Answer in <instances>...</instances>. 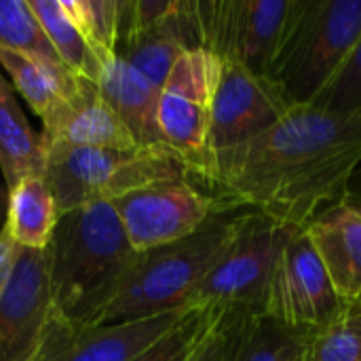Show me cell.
Wrapping results in <instances>:
<instances>
[{
    "label": "cell",
    "mask_w": 361,
    "mask_h": 361,
    "mask_svg": "<svg viewBox=\"0 0 361 361\" xmlns=\"http://www.w3.org/2000/svg\"><path fill=\"white\" fill-rule=\"evenodd\" d=\"M361 165V112L336 114L292 106L250 142L209 154L195 180L222 212H256L290 228H307L343 203Z\"/></svg>",
    "instance_id": "6da1fadb"
},
{
    "label": "cell",
    "mask_w": 361,
    "mask_h": 361,
    "mask_svg": "<svg viewBox=\"0 0 361 361\" xmlns=\"http://www.w3.org/2000/svg\"><path fill=\"white\" fill-rule=\"evenodd\" d=\"M44 252L53 311L76 326L102 324L137 258L110 201L61 214Z\"/></svg>",
    "instance_id": "7a4b0ae2"
},
{
    "label": "cell",
    "mask_w": 361,
    "mask_h": 361,
    "mask_svg": "<svg viewBox=\"0 0 361 361\" xmlns=\"http://www.w3.org/2000/svg\"><path fill=\"white\" fill-rule=\"evenodd\" d=\"M239 214L218 212L188 237L137 254L102 324L137 322L188 309L190 296L233 241Z\"/></svg>",
    "instance_id": "3957f363"
},
{
    "label": "cell",
    "mask_w": 361,
    "mask_h": 361,
    "mask_svg": "<svg viewBox=\"0 0 361 361\" xmlns=\"http://www.w3.org/2000/svg\"><path fill=\"white\" fill-rule=\"evenodd\" d=\"M361 38V0H294L269 78L290 106H309Z\"/></svg>",
    "instance_id": "277c9868"
},
{
    "label": "cell",
    "mask_w": 361,
    "mask_h": 361,
    "mask_svg": "<svg viewBox=\"0 0 361 361\" xmlns=\"http://www.w3.org/2000/svg\"><path fill=\"white\" fill-rule=\"evenodd\" d=\"M44 176L59 216L91 201H114L154 182L188 178L182 161L165 148H42Z\"/></svg>",
    "instance_id": "5b68a950"
},
{
    "label": "cell",
    "mask_w": 361,
    "mask_h": 361,
    "mask_svg": "<svg viewBox=\"0 0 361 361\" xmlns=\"http://www.w3.org/2000/svg\"><path fill=\"white\" fill-rule=\"evenodd\" d=\"M262 214H239L233 241L190 296L188 307H216L260 313L279 254L292 235Z\"/></svg>",
    "instance_id": "8992f818"
},
{
    "label": "cell",
    "mask_w": 361,
    "mask_h": 361,
    "mask_svg": "<svg viewBox=\"0 0 361 361\" xmlns=\"http://www.w3.org/2000/svg\"><path fill=\"white\" fill-rule=\"evenodd\" d=\"M222 59L207 49L184 51L159 93L157 123L165 146L195 182L207 154L214 97Z\"/></svg>",
    "instance_id": "52a82bcc"
},
{
    "label": "cell",
    "mask_w": 361,
    "mask_h": 361,
    "mask_svg": "<svg viewBox=\"0 0 361 361\" xmlns=\"http://www.w3.org/2000/svg\"><path fill=\"white\" fill-rule=\"evenodd\" d=\"M294 0H197L201 47L269 78Z\"/></svg>",
    "instance_id": "ba28073f"
},
{
    "label": "cell",
    "mask_w": 361,
    "mask_h": 361,
    "mask_svg": "<svg viewBox=\"0 0 361 361\" xmlns=\"http://www.w3.org/2000/svg\"><path fill=\"white\" fill-rule=\"evenodd\" d=\"M345 305L347 300L336 294L307 231H292L275 264L260 313L317 334L341 317Z\"/></svg>",
    "instance_id": "9c48e42d"
},
{
    "label": "cell",
    "mask_w": 361,
    "mask_h": 361,
    "mask_svg": "<svg viewBox=\"0 0 361 361\" xmlns=\"http://www.w3.org/2000/svg\"><path fill=\"white\" fill-rule=\"evenodd\" d=\"M112 207L137 254L188 237L222 212L190 178L148 184L114 199Z\"/></svg>",
    "instance_id": "30bf717a"
},
{
    "label": "cell",
    "mask_w": 361,
    "mask_h": 361,
    "mask_svg": "<svg viewBox=\"0 0 361 361\" xmlns=\"http://www.w3.org/2000/svg\"><path fill=\"white\" fill-rule=\"evenodd\" d=\"M290 108L271 78L256 76L239 61L222 59L205 159L250 142L271 129Z\"/></svg>",
    "instance_id": "8fae6325"
},
{
    "label": "cell",
    "mask_w": 361,
    "mask_h": 361,
    "mask_svg": "<svg viewBox=\"0 0 361 361\" xmlns=\"http://www.w3.org/2000/svg\"><path fill=\"white\" fill-rule=\"evenodd\" d=\"M51 317L47 252L17 245L0 292V361H34Z\"/></svg>",
    "instance_id": "7c38bea8"
},
{
    "label": "cell",
    "mask_w": 361,
    "mask_h": 361,
    "mask_svg": "<svg viewBox=\"0 0 361 361\" xmlns=\"http://www.w3.org/2000/svg\"><path fill=\"white\" fill-rule=\"evenodd\" d=\"M184 311L137 322L89 326L70 324L53 311L34 361H131L157 343Z\"/></svg>",
    "instance_id": "4fadbf2b"
},
{
    "label": "cell",
    "mask_w": 361,
    "mask_h": 361,
    "mask_svg": "<svg viewBox=\"0 0 361 361\" xmlns=\"http://www.w3.org/2000/svg\"><path fill=\"white\" fill-rule=\"evenodd\" d=\"M42 148H137L129 129L106 104L99 87L78 76L76 87L42 118Z\"/></svg>",
    "instance_id": "5bb4252c"
},
{
    "label": "cell",
    "mask_w": 361,
    "mask_h": 361,
    "mask_svg": "<svg viewBox=\"0 0 361 361\" xmlns=\"http://www.w3.org/2000/svg\"><path fill=\"white\" fill-rule=\"evenodd\" d=\"M97 87L106 104L129 129L140 148L169 150L161 137L157 123L161 87L150 82L116 55L102 61V76L97 80Z\"/></svg>",
    "instance_id": "9a60e30c"
},
{
    "label": "cell",
    "mask_w": 361,
    "mask_h": 361,
    "mask_svg": "<svg viewBox=\"0 0 361 361\" xmlns=\"http://www.w3.org/2000/svg\"><path fill=\"white\" fill-rule=\"evenodd\" d=\"M307 235L324 262L336 294L343 300H361V216L345 205L322 212Z\"/></svg>",
    "instance_id": "2e32d148"
},
{
    "label": "cell",
    "mask_w": 361,
    "mask_h": 361,
    "mask_svg": "<svg viewBox=\"0 0 361 361\" xmlns=\"http://www.w3.org/2000/svg\"><path fill=\"white\" fill-rule=\"evenodd\" d=\"M57 222L59 209L44 173L25 176L8 190L4 224L19 247L47 250Z\"/></svg>",
    "instance_id": "e0dca14e"
},
{
    "label": "cell",
    "mask_w": 361,
    "mask_h": 361,
    "mask_svg": "<svg viewBox=\"0 0 361 361\" xmlns=\"http://www.w3.org/2000/svg\"><path fill=\"white\" fill-rule=\"evenodd\" d=\"M0 169L6 188H15L19 180L44 173V152L40 137L32 131L13 85L0 72Z\"/></svg>",
    "instance_id": "ac0fdd59"
},
{
    "label": "cell",
    "mask_w": 361,
    "mask_h": 361,
    "mask_svg": "<svg viewBox=\"0 0 361 361\" xmlns=\"http://www.w3.org/2000/svg\"><path fill=\"white\" fill-rule=\"evenodd\" d=\"M0 70L8 74L13 89L30 104L40 121L53 112V108L76 87L78 80V76L68 68L47 66L4 49H0Z\"/></svg>",
    "instance_id": "d6986e66"
},
{
    "label": "cell",
    "mask_w": 361,
    "mask_h": 361,
    "mask_svg": "<svg viewBox=\"0 0 361 361\" xmlns=\"http://www.w3.org/2000/svg\"><path fill=\"white\" fill-rule=\"evenodd\" d=\"M313 336L264 313H247L233 361H296L309 351Z\"/></svg>",
    "instance_id": "ffe728a7"
},
{
    "label": "cell",
    "mask_w": 361,
    "mask_h": 361,
    "mask_svg": "<svg viewBox=\"0 0 361 361\" xmlns=\"http://www.w3.org/2000/svg\"><path fill=\"white\" fill-rule=\"evenodd\" d=\"M30 6L63 66L76 76L97 85L102 76V59L66 13L61 0H30Z\"/></svg>",
    "instance_id": "44dd1931"
},
{
    "label": "cell",
    "mask_w": 361,
    "mask_h": 361,
    "mask_svg": "<svg viewBox=\"0 0 361 361\" xmlns=\"http://www.w3.org/2000/svg\"><path fill=\"white\" fill-rule=\"evenodd\" d=\"M0 49L21 53L47 66L66 68L36 19L30 0H0Z\"/></svg>",
    "instance_id": "7402d4cb"
},
{
    "label": "cell",
    "mask_w": 361,
    "mask_h": 361,
    "mask_svg": "<svg viewBox=\"0 0 361 361\" xmlns=\"http://www.w3.org/2000/svg\"><path fill=\"white\" fill-rule=\"evenodd\" d=\"M224 309L188 307L182 317L131 361H190Z\"/></svg>",
    "instance_id": "603a6c76"
},
{
    "label": "cell",
    "mask_w": 361,
    "mask_h": 361,
    "mask_svg": "<svg viewBox=\"0 0 361 361\" xmlns=\"http://www.w3.org/2000/svg\"><path fill=\"white\" fill-rule=\"evenodd\" d=\"M123 0H61L66 13L95 49L99 59L114 55Z\"/></svg>",
    "instance_id": "cb8c5ba5"
},
{
    "label": "cell",
    "mask_w": 361,
    "mask_h": 361,
    "mask_svg": "<svg viewBox=\"0 0 361 361\" xmlns=\"http://www.w3.org/2000/svg\"><path fill=\"white\" fill-rule=\"evenodd\" d=\"M309 361H361V300H347L341 317L313 336Z\"/></svg>",
    "instance_id": "d4e9b609"
},
{
    "label": "cell",
    "mask_w": 361,
    "mask_h": 361,
    "mask_svg": "<svg viewBox=\"0 0 361 361\" xmlns=\"http://www.w3.org/2000/svg\"><path fill=\"white\" fill-rule=\"evenodd\" d=\"M313 106L336 114L361 112V38L336 76L315 97Z\"/></svg>",
    "instance_id": "484cf974"
},
{
    "label": "cell",
    "mask_w": 361,
    "mask_h": 361,
    "mask_svg": "<svg viewBox=\"0 0 361 361\" xmlns=\"http://www.w3.org/2000/svg\"><path fill=\"white\" fill-rule=\"evenodd\" d=\"M247 313L252 311L224 309L190 361H233V353Z\"/></svg>",
    "instance_id": "4316f807"
},
{
    "label": "cell",
    "mask_w": 361,
    "mask_h": 361,
    "mask_svg": "<svg viewBox=\"0 0 361 361\" xmlns=\"http://www.w3.org/2000/svg\"><path fill=\"white\" fill-rule=\"evenodd\" d=\"M15 250H17V243L13 241L8 226L2 224V228H0V292L8 279V273H11V267L15 260Z\"/></svg>",
    "instance_id": "83f0119b"
},
{
    "label": "cell",
    "mask_w": 361,
    "mask_h": 361,
    "mask_svg": "<svg viewBox=\"0 0 361 361\" xmlns=\"http://www.w3.org/2000/svg\"><path fill=\"white\" fill-rule=\"evenodd\" d=\"M345 207L353 209L355 214L361 216V165L353 171L349 184H347V190H345V197H343V203Z\"/></svg>",
    "instance_id": "f1b7e54d"
},
{
    "label": "cell",
    "mask_w": 361,
    "mask_h": 361,
    "mask_svg": "<svg viewBox=\"0 0 361 361\" xmlns=\"http://www.w3.org/2000/svg\"><path fill=\"white\" fill-rule=\"evenodd\" d=\"M296 361H309V351H307V353H302V355H300Z\"/></svg>",
    "instance_id": "f546056e"
}]
</instances>
